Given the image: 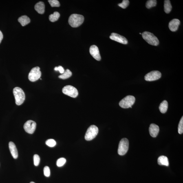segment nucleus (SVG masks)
<instances>
[{"instance_id":"obj_1","label":"nucleus","mask_w":183,"mask_h":183,"mask_svg":"<svg viewBox=\"0 0 183 183\" xmlns=\"http://www.w3.org/2000/svg\"><path fill=\"white\" fill-rule=\"evenodd\" d=\"M84 17L81 15L73 14L69 19V23L73 27H79L83 22Z\"/></svg>"},{"instance_id":"obj_2","label":"nucleus","mask_w":183,"mask_h":183,"mask_svg":"<svg viewBox=\"0 0 183 183\" xmlns=\"http://www.w3.org/2000/svg\"><path fill=\"white\" fill-rule=\"evenodd\" d=\"M13 93L16 105L18 106L22 105L25 99V95L23 89L18 87H15Z\"/></svg>"},{"instance_id":"obj_3","label":"nucleus","mask_w":183,"mask_h":183,"mask_svg":"<svg viewBox=\"0 0 183 183\" xmlns=\"http://www.w3.org/2000/svg\"><path fill=\"white\" fill-rule=\"evenodd\" d=\"M142 38L150 45L157 46L159 44V40L151 32L145 31L142 34Z\"/></svg>"},{"instance_id":"obj_4","label":"nucleus","mask_w":183,"mask_h":183,"mask_svg":"<svg viewBox=\"0 0 183 183\" xmlns=\"http://www.w3.org/2000/svg\"><path fill=\"white\" fill-rule=\"evenodd\" d=\"M135 101V98L134 96H126L119 103L120 107L124 109L132 108Z\"/></svg>"},{"instance_id":"obj_5","label":"nucleus","mask_w":183,"mask_h":183,"mask_svg":"<svg viewBox=\"0 0 183 183\" xmlns=\"http://www.w3.org/2000/svg\"><path fill=\"white\" fill-rule=\"evenodd\" d=\"M98 133V129L96 126L93 125L87 129L85 135V140L90 141L96 137Z\"/></svg>"},{"instance_id":"obj_6","label":"nucleus","mask_w":183,"mask_h":183,"mask_svg":"<svg viewBox=\"0 0 183 183\" xmlns=\"http://www.w3.org/2000/svg\"><path fill=\"white\" fill-rule=\"evenodd\" d=\"M129 142L127 138L122 139L119 144L118 153L120 155H124L127 152L129 149Z\"/></svg>"},{"instance_id":"obj_7","label":"nucleus","mask_w":183,"mask_h":183,"mask_svg":"<svg viewBox=\"0 0 183 183\" xmlns=\"http://www.w3.org/2000/svg\"><path fill=\"white\" fill-rule=\"evenodd\" d=\"M62 91L64 94L73 98H76L78 95V91L73 86L67 85L63 87Z\"/></svg>"},{"instance_id":"obj_8","label":"nucleus","mask_w":183,"mask_h":183,"mask_svg":"<svg viewBox=\"0 0 183 183\" xmlns=\"http://www.w3.org/2000/svg\"><path fill=\"white\" fill-rule=\"evenodd\" d=\"M40 67H36L31 69L28 75V78L30 81L34 82L37 81L41 77V75Z\"/></svg>"},{"instance_id":"obj_9","label":"nucleus","mask_w":183,"mask_h":183,"mask_svg":"<svg viewBox=\"0 0 183 183\" xmlns=\"http://www.w3.org/2000/svg\"><path fill=\"white\" fill-rule=\"evenodd\" d=\"M162 76V74L160 71H154L148 73L144 76V79L146 81H155L160 79Z\"/></svg>"},{"instance_id":"obj_10","label":"nucleus","mask_w":183,"mask_h":183,"mask_svg":"<svg viewBox=\"0 0 183 183\" xmlns=\"http://www.w3.org/2000/svg\"><path fill=\"white\" fill-rule=\"evenodd\" d=\"M36 124L35 122L31 120H29L25 122L23 128L26 132L30 134H32L35 130Z\"/></svg>"},{"instance_id":"obj_11","label":"nucleus","mask_w":183,"mask_h":183,"mask_svg":"<svg viewBox=\"0 0 183 183\" xmlns=\"http://www.w3.org/2000/svg\"><path fill=\"white\" fill-rule=\"evenodd\" d=\"M110 38L112 40L118 42L123 44L126 45L128 43V40L123 36L116 33H113L111 34Z\"/></svg>"},{"instance_id":"obj_12","label":"nucleus","mask_w":183,"mask_h":183,"mask_svg":"<svg viewBox=\"0 0 183 183\" xmlns=\"http://www.w3.org/2000/svg\"><path fill=\"white\" fill-rule=\"evenodd\" d=\"M89 52L93 57L98 61H100L101 59L99 50L97 46L92 45L89 48Z\"/></svg>"},{"instance_id":"obj_13","label":"nucleus","mask_w":183,"mask_h":183,"mask_svg":"<svg viewBox=\"0 0 183 183\" xmlns=\"http://www.w3.org/2000/svg\"><path fill=\"white\" fill-rule=\"evenodd\" d=\"M149 131L151 136L153 137H156L160 131L159 126L154 124H152L150 125Z\"/></svg>"},{"instance_id":"obj_14","label":"nucleus","mask_w":183,"mask_h":183,"mask_svg":"<svg viewBox=\"0 0 183 183\" xmlns=\"http://www.w3.org/2000/svg\"><path fill=\"white\" fill-rule=\"evenodd\" d=\"M180 21L178 19H174L170 21L169 24V27L170 30L172 32H175L178 30Z\"/></svg>"},{"instance_id":"obj_15","label":"nucleus","mask_w":183,"mask_h":183,"mask_svg":"<svg viewBox=\"0 0 183 183\" xmlns=\"http://www.w3.org/2000/svg\"><path fill=\"white\" fill-rule=\"evenodd\" d=\"M9 148L11 154L14 159H17L18 157V151L16 146L13 142H11L9 143Z\"/></svg>"},{"instance_id":"obj_16","label":"nucleus","mask_w":183,"mask_h":183,"mask_svg":"<svg viewBox=\"0 0 183 183\" xmlns=\"http://www.w3.org/2000/svg\"><path fill=\"white\" fill-rule=\"evenodd\" d=\"M35 9L38 13L43 14L45 11V5L43 2L40 1L35 5Z\"/></svg>"},{"instance_id":"obj_17","label":"nucleus","mask_w":183,"mask_h":183,"mask_svg":"<svg viewBox=\"0 0 183 183\" xmlns=\"http://www.w3.org/2000/svg\"><path fill=\"white\" fill-rule=\"evenodd\" d=\"M158 163L160 165L169 166V160L167 157L164 156H161L158 158Z\"/></svg>"},{"instance_id":"obj_18","label":"nucleus","mask_w":183,"mask_h":183,"mask_svg":"<svg viewBox=\"0 0 183 183\" xmlns=\"http://www.w3.org/2000/svg\"><path fill=\"white\" fill-rule=\"evenodd\" d=\"M18 21L21 24L22 26H25L30 22V19L27 16L23 15L18 18Z\"/></svg>"},{"instance_id":"obj_19","label":"nucleus","mask_w":183,"mask_h":183,"mask_svg":"<svg viewBox=\"0 0 183 183\" xmlns=\"http://www.w3.org/2000/svg\"><path fill=\"white\" fill-rule=\"evenodd\" d=\"M168 107V102L167 101L164 100L160 104L159 107V109L161 113H165L167 111Z\"/></svg>"},{"instance_id":"obj_20","label":"nucleus","mask_w":183,"mask_h":183,"mask_svg":"<svg viewBox=\"0 0 183 183\" xmlns=\"http://www.w3.org/2000/svg\"><path fill=\"white\" fill-rule=\"evenodd\" d=\"M164 11L166 13L168 14L171 12L172 6L169 0H165L164 1Z\"/></svg>"},{"instance_id":"obj_21","label":"nucleus","mask_w":183,"mask_h":183,"mask_svg":"<svg viewBox=\"0 0 183 183\" xmlns=\"http://www.w3.org/2000/svg\"><path fill=\"white\" fill-rule=\"evenodd\" d=\"M72 75V73L69 69H67L61 75L59 76V78L61 79H65L70 77Z\"/></svg>"},{"instance_id":"obj_22","label":"nucleus","mask_w":183,"mask_h":183,"mask_svg":"<svg viewBox=\"0 0 183 183\" xmlns=\"http://www.w3.org/2000/svg\"><path fill=\"white\" fill-rule=\"evenodd\" d=\"M60 14L57 12H55L53 14H51L49 17L50 21L52 22L57 21L60 17Z\"/></svg>"},{"instance_id":"obj_23","label":"nucleus","mask_w":183,"mask_h":183,"mask_svg":"<svg viewBox=\"0 0 183 183\" xmlns=\"http://www.w3.org/2000/svg\"><path fill=\"white\" fill-rule=\"evenodd\" d=\"M157 4L156 0H149L146 2V8L150 9L152 7L156 6Z\"/></svg>"},{"instance_id":"obj_24","label":"nucleus","mask_w":183,"mask_h":183,"mask_svg":"<svg viewBox=\"0 0 183 183\" xmlns=\"http://www.w3.org/2000/svg\"><path fill=\"white\" fill-rule=\"evenodd\" d=\"M45 144L49 147H53L56 146V142L53 139H49L46 141Z\"/></svg>"},{"instance_id":"obj_25","label":"nucleus","mask_w":183,"mask_h":183,"mask_svg":"<svg viewBox=\"0 0 183 183\" xmlns=\"http://www.w3.org/2000/svg\"><path fill=\"white\" fill-rule=\"evenodd\" d=\"M66 162V160L64 158H61L58 159L56 162L57 166L58 167H61L65 164Z\"/></svg>"},{"instance_id":"obj_26","label":"nucleus","mask_w":183,"mask_h":183,"mask_svg":"<svg viewBox=\"0 0 183 183\" xmlns=\"http://www.w3.org/2000/svg\"><path fill=\"white\" fill-rule=\"evenodd\" d=\"M48 1L52 7H59L60 6L59 1L57 0H49Z\"/></svg>"},{"instance_id":"obj_27","label":"nucleus","mask_w":183,"mask_h":183,"mask_svg":"<svg viewBox=\"0 0 183 183\" xmlns=\"http://www.w3.org/2000/svg\"><path fill=\"white\" fill-rule=\"evenodd\" d=\"M178 132L179 134H182L183 133V117H182V118L179 122L178 127Z\"/></svg>"},{"instance_id":"obj_28","label":"nucleus","mask_w":183,"mask_h":183,"mask_svg":"<svg viewBox=\"0 0 183 183\" xmlns=\"http://www.w3.org/2000/svg\"><path fill=\"white\" fill-rule=\"evenodd\" d=\"M129 1L128 0H124L122 3H119L118 6L123 9H126L129 5Z\"/></svg>"},{"instance_id":"obj_29","label":"nucleus","mask_w":183,"mask_h":183,"mask_svg":"<svg viewBox=\"0 0 183 183\" xmlns=\"http://www.w3.org/2000/svg\"><path fill=\"white\" fill-rule=\"evenodd\" d=\"M40 162V158L39 156L35 154L34 156V165L37 166L39 164Z\"/></svg>"},{"instance_id":"obj_30","label":"nucleus","mask_w":183,"mask_h":183,"mask_svg":"<svg viewBox=\"0 0 183 183\" xmlns=\"http://www.w3.org/2000/svg\"><path fill=\"white\" fill-rule=\"evenodd\" d=\"M44 174L45 176L49 177L50 175V168L47 166H45L43 169Z\"/></svg>"},{"instance_id":"obj_31","label":"nucleus","mask_w":183,"mask_h":183,"mask_svg":"<svg viewBox=\"0 0 183 183\" xmlns=\"http://www.w3.org/2000/svg\"><path fill=\"white\" fill-rule=\"evenodd\" d=\"M54 70L55 71H59L60 73L62 74L65 72V69L61 66H59L58 67H55L54 68Z\"/></svg>"},{"instance_id":"obj_32","label":"nucleus","mask_w":183,"mask_h":183,"mask_svg":"<svg viewBox=\"0 0 183 183\" xmlns=\"http://www.w3.org/2000/svg\"><path fill=\"white\" fill-rule=\"evenodd\" d=\"M3 38V35L2 33L0 31V43L2 40Z\"/></svg>"},{"instance_id":"obj_33","label":"nucleus","mask_w":183,"mask_h":183,"mask_svg":"<svg viewBox=\"0 0 183 183\" xmlns=\"http://www.w3.org/2000/svg\"><path fill=\"white\" fill-rule=\"evenodd\" d=\"M30 183H35L34 182H31Z\"/></svg>"},{"instance_id":"obj_34","label":"nucleus","mask_w":183,"mask_h":183,"mask_svg":"<svg viewBox=\"0 0 183 183\" xmlns=\"http://www.w3.org/2000/svg\"><path fill=\"white\" fill-rule=\"evenodd\" d=\"M140 35H142V34L141 33H140Z\"/></svg>"}]
</instances>
